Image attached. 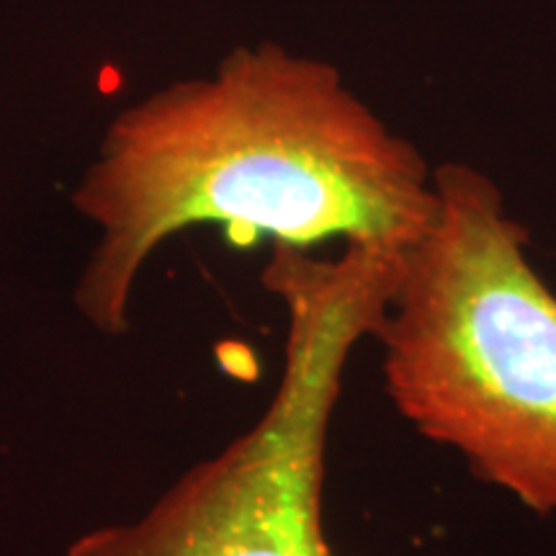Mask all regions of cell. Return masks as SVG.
<instances>
[{"mask_svg": "<svg viewBox=\"0 0 556 556\" xmlns=\"http://www.w3.org/2000/svg\"><path fill=\"white\" fill-rule=\"evenodd\" d=\"M400 268L387 248L332 258L270 245L263 283L287 312L268 407L142 516L80 533L60 556H336L323 523L325 451L353 351L377 330Z\"/></svg>", "mask_w": 556, "mask_h": 556, "instance_id": "cell-3", "label": "cell"}, {"mask_svg": "<svg viewBox=\"0 0 556 556\" xmlns=\"http://www.w3.org/2000/svg\"><path fill=\"white\" fill-rule=\"evenodd\" d=\"M402 253L374 340L387 397L417 435L536 516H556V294L503 191L464 163Z\"/></svg>", "mask_w": 556, "mask_h": 556, "instance_id": "cell-2", "label": "cell"}, {"mask_svg": "<svg viewBox=\"0 0 556 556\" xmlns=\"http://www.w3.org/2000/svg\"><path fill=\"white\" fill-rule=\"evenodd\" d=\"M433 170L336 65L276 41L240 45L109 122L73 189L96 232L75 309L101 336H124L144 266L197 225L238 245L407 250L435 214Z\"/></svg>", "mask_w": 556, "mask_h": 556, "instance_id": "cell-1", "label": "cell"}]
</instances>
